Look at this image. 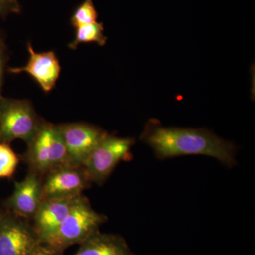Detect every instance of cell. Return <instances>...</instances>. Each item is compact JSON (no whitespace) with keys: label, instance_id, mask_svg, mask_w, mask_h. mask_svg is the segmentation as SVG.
<instances>
[{"label":"cell","instance_id":"1","mask_svg":"<svg viewBox=\"0 0 255 255\" xmlns=\"http://www.w3.org/2000/svg\"><path fill=\"white\" fill-rule=\"evenodd\" d=\"M140 140L150 146L158 159L200 155L217 159L232 167L236 164V146L205 128L164 127L157 119L146 124Z\"/></svg>","mask_w":255,"mask_h":255},{"label":"cell","instance_id":"2","mask_svg":"<svg viewBox=\"0 0 255 255\" xmlns=\"http://www.w3.org/2000/svg\"><path fill=\"white\" fill-rule=\"evenodd\" d=\"M107 221V216L92 209L88 199L82 194L77 198L66 219L43 246L62 255L69 247L81 245L100 231V226Z\"/></svg>","mask_w":255,"mask_h":255},{"label":"cell","instance_id":"3","mask_svg":"<svg viewBox=\"0 0 255 255\" xmlns=\"http://www.w3.org/2000/svg\"><path fill=\"white\" fill-rule=\"evenodd\" d=\"M23 159L29 171L43 178L51 171L68 164L66 149L58 125L41 120Z\"/></svg>","mask_w":255,"mask_h":255},{"label":"cell","instance_id":"4","mask_svg":"<svg viewBox=\"0 0 255 255\" xmlns=\"http://www.w3.org/2000/svg\"><path fill=\"white\" fill-rule=\"evenodd\" d=\"M41 120L28 101L0 97V142L20 139L29 143Z\"/></svg>","mask_w":255,"mask_h":255},{"label":"cell","instance_id":"5","mask_svg":"<svg viewBox=\"0 0 255 255\" xmlns=\"http://www.w3.org/2000/svg\"><path fill=\"white\" fill-rule=\"evenodd\" d=\"M135 142L132 137L107 134L82 165L90 182L102 185L119 162L128 155Z\"/></svg>","mask_w":255,"mask_h":255},{"label":"cell","instance_id":"6","mask_svg":"<svg viewBox=\"0 0 255 255\" xmlns=\"http://www.w3.org/2000/svg\"><path fill=\"white\" fill-rule=\"evenodd\" d=\"M40 246L29 221L0 211V255H31Z\"/></svg>","mask_w":255,"mask_h":255},{"label":"cell","instance_id":"7","mask_svg":"<svg viewBox=\"0 0 255 255\" xmlns=\"http://www.w3.org/2000/svg\"><path fill=\"white\" fill-rule=\"evenodd\" d=\"M68 156V164L82 167L97 145L107 135L100 128L84 123L58 125Z\"/></svg>","mask_w":255,"mask_h":255},{"label":"cell","instance_id":"8","mask_svg":"<svg viewBox=\"0 0 255 255\" xmlns=\"http://www.w3.org/2000/svg\"><path fill=\"white\" fill-rule=\"evenodd\" d=\"M90 184L83 167L64 164L42 178L43 201L78 197Z\"/></svg>","mask_w":255,"mask_h":255},{"label":"cell","instance_id":"9","mask_svg":"<svg viewBox=\"0 0 255 255\" xmlns=\"http://www.w3.org/2000/svg\"><path fill=\"white\" fill-rule=\"evenodd\" d=\"M42 201V177L28 171L23 180L14 182V191L5 200L4 206L11 214L31 221Z\"/></svg>","mask_w":255,"mask_h":255},{"label":"cell","instance_id":"10","mask_svg":"<svg viewBox=\"0 0 255 255\" xmlns=\"http://www.w3.org/2000/svg\"><path fill=\"white\" fill-rule=\"evenodd\" d=\"M78 197L46 199L42 201L32 220V226L41 245L58 229Z\"/></svg>","mask_w":255,"mask_h":255},{"label":"cell","instance_id":"11","mask_svg":"<svg viewBox=\"0 0 255 255\" xmlns=\"http://www.w3.org/2000/svg\"><path fill=\"white\" fill-rule=\"evenodd\" d=\"M28 51L29 58L27 64L21 68H10L9 73L18 74L24 72L38 82L43 91H51L59 78L60 72L56 55L53 51L36 53L31 43H28Z\"/></svg>","mask_w":255,"mask_h":255},{"label":"cell","instance_id":"12","mask_svg":"<svg viewBox=\"0 0 255 255\" xmlns=\"http://www.w3.org/2000/svg\"><path fill=\"white\" fill-rule=\"evenodd\" d=\"M80 246L74 255H136L122 236L100 231Z\"/></svg>","mask_w":255,"mask_h":255},{"label":"cell","instance_id":"13","mask_svg":"<svg viewBox=\"0 0 255 255\" xmlns=\"http://www.w3.org/2000/svg\"><path fill=\"white\" fill-rule=\"evenodd\" d=\"M76 34L74 41L69 44V48L75 50L79 44L83 43H97L99 46H105L107 38L104 34V25L96 22L75 28Z\"/></svg>","mask_w":255,"mask_h":255},{"label":"cell","instance_id":"14","mask_svg":"<svg viewBox=\"0 0 255 255\" xmlns=\"http://www.w3.org/2000/svg\"><path fill=\"white\" fill-rule=\"evenodd\" d=\"M97 18L98 14L94 5L93 0H85L74 11L70 21L73 27L77 28L97 22Z\"/></svg>","mask_w":255,"mask_h":255},{"label":"cell","instance_id":"15","mask_svg":"<svg viewBox=\"0 0 255 255\" xmlns=\"http://www.w3.org/2000/svg\"><path fill=\"white\" fill-rule=\"evenodd\" d=\"M19 159L9 144L0 142V178H9L14 174Z\"/></svg>","mask_w":255,"mask_h":255},{"label":"cell","instance_id":"16","mask_svg":"<svg viewBox=\"0 0 255 255\" xmlns=\"http://www.w3.org/2000/svg\"><path fill=\"white\" fill-rule=\"evenodd\" d=\"M21 6L18 0H0V16L7 17L9 15L19 14Z\"/></svg>","mask_w":255,"mask_h":255},{"label":"cell","instance_id":"17","mask_svg":"<svg viewBox=\"0 0 255 255\" xmlns=\"http://www.w3.org/2000/svg\"><path fill=\"white\" fill-rule=\"evenodd\" d=\"M7 53H6L5 44L0 46V97H1V90H2L3 81H4V75L5 67L7 61Z\"/></svg>","mask_w":255,"mask_h":255},{"label":"cell","instance_id":"18","mask_svg":"<svg viewBox=\"0 0 255 255\" xmlns=\"http://www.w3.org/2000/svg\"><path fill=\"white\" fill-rule=\"evenodd\" d=\"M31 255H58L55 254L54 253L48 250L46 247L43 246H40L37 248L36 251L34 252Z\"/></svg>","mask_w":255,"mask_h":255},{"label":"cell","instance_id":"19","mask_svg":"<svg viewBox=\"0 0 255 255\" xmlns=\"http://www.w3.org/2000/svg\"><path fill=\"white\" fill-rule=\"evenodd\" d=\"M4 44H5L4 37H3V34L1 33V30H0V46Z\"/></svg>","mask_w":255,"mask_h":255}]
</instances>
